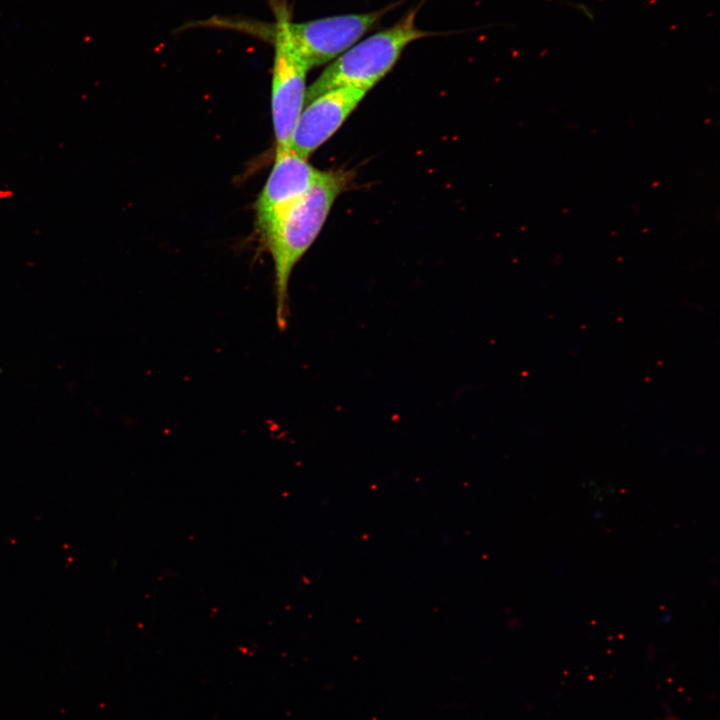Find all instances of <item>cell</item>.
Wrapping results in <instances>:
<instances>
[{
    "label": "cell",
    "mask_w": 720,
    "mask_h": 720,
    "mask_svg": "<svg viewBox=\"0 0 720 720\" xmlns=\"http://www.w3.org/2000/svg\"><path fill=\"white\" fill-rule=\"evenodd\" d=\"M347 183L348 175L343 171H322L310 189L260 232L273 262L276 321L280 329L287 325L292 271L317 238Z\"/></svg>",
    "instance_id": "obj_1"
},
{
    "label": "cell",
    "mask_w": 720,
    "mask_h": 720,
    "mask_svg": "<svg viewBox=\"0 0 720 720\" xmlns=\"http://www.w3.org/2000/svg\"><path fill=\"white\" fill-rule=\"evenodd\" d=\"M416 13L409 11L394 25L358 41L334 59L307 88L305 104L338 88L367 93L389 73L409 44L432 35L416 25Z\"/></svg>",
    "instance_id": "obj_2"
},
{
    "label": "cell",
    "mask_w": 720,
    "mask_h": 720,
    "mask_svg": "<svg viewBox=\"0 0 720 720\" xmlns=\"http://www.w3.org/2000/svg\"><path fill=\"white\" fill-rule=\"evenodd\" d=\"M397 4L366 13L330 16L299 23L292 22L286 8L282 6L283 24L293 50L310 70L333 61L351 48Z\"/></svg>",
    "instance_id": "obj_3"
},
{
    "label": "cell",
    "mask_w": 720,
    "mask_h": 720,
    "mask_svg": "<svg viewBox=\"0 0 720 720\" xmlns=\"http://www.w3.org/2000/svg\"><path fill=\"white\" fill-rule=\"evenodd\" d=\"M276 8L271 114L276 152H279L290 148L295 125L305 106L306 76L309 69L297 56L287 38L282 5Z\"/></svg>",
    "instance_id": "obj_4"
},
{
    "label": "cell",
    "mask_w": 720,
    "mask_h": 720,
    "mask_svg": "<svg viewBox=\"0 0 720 720\" xmlns=\"http://www.w3.org/2000/svg\"><path fill=\"white\" fill-rule=\"evenodd\" d=\"M365 95L361 90L338 88L310 100L295 125L290 149L308 159L342 126Z\"/></svg>",
    "instance_id": "obj_5"
},
{
    "label": "cell",
    "mask_w": 720,
    "mask_h": 720,
    "mask_svg": "<svg viewBox=\"0 0 720 720\" xmlns=\"http://www.w3.org/2000/svg\"><path fill=\"white\" fill-rule=\"evenodd\" d=\"M322 170L290 148L275 152L272 170L255 203L259 233L319 179Z\"/></svg>",
    "instance_id": "obj_6"
}]
</instances>
